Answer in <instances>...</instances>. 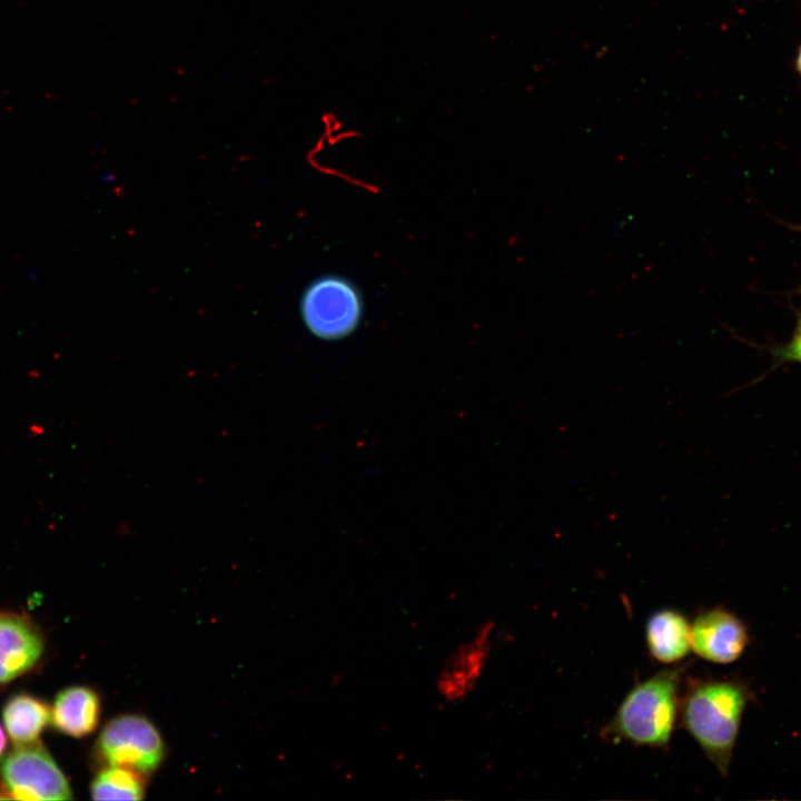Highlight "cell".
Returning a JSON list of instances; mask_svg holds the SVG:
<instances>
[{
  "mask_svg": "<svg viewBox=\"0 0 801 801\" xmlns=\"http://www.w3.org/2000/svg\"><path fill=\"white\" fill-rule=\"evenodd\" d=\"M751 699L739 680L695 681L681 704L684 729L722 775H726L743 712Z\"/></svg>",
  "mask_w": 801,
  "mask_h": 801,
  "instance_id": "cell-1",
  "label": "cell"
},
{
  "mask_svg": "<svg viewBox=\"0 0 801 801\" xmlns=\"http://www.w3.org/2000/svg\"><path fill=\"white\" fill-rule=\"evenodd\" d=\"M683 666L663 670L634 686L603 729L606 739L635 745L669 744L678 713Z\"/></svg>",
  "mask_w": 801,
  "mask_h": 801,
  "instance_id": "cell-2",
  "label": "cell"
},
{
  "mask_svg": "<svg viewBox=\"0 0 801 801\" xmlns=\"http://www.w3.org/2000/svg\"><path fill=\"white\" fill-rule=\"evenodd\" d=\"M363 312L359 289L343 276H320L301 295L303 322L314 336L322 339H340L352 334L360 323Z\"/></svg>",
  "mask_w": 801,
  "mask_h": 801,
  "instance_id": "cell-3",
  "label": "cell"
},
{
  "mask_svg": "<svg viewBox=\"0 0 801 801\" xmlns=\"http://www.w3.org/2000/svg\"><path fill=\"white\" fill-rule=\"evenodd\" d=\"M97 751L109 767H122L145 775L160 765L166 749L157 728L147 718L122 714L103 726Z\"/></svg>",
  "mask_w": 801,
  "mask_h": 801,
  "instance_id": "cell-4",
  "label": "cell"
},
{
  "mask_svg": "<svg viewBox=\"0 0 801 801\" xmlns=\"http://www.w3.org/2000/svg\"><path fill=\"white\" fill-rule=\"evenodd\" d=\"M1 777L11 798L70 800L69 783L51 755L34 742L12 750L1 763Z\"/></svg>",
  "mask_w": 801,
  "mask_h": 801,
  "instance_id": "cell-5",
  "label": "cell"
},
{
  "mask_svg": "<svg viewBox=\"0 0 801 801\" xmlns=\"http://www.w3.org/2000/svg\"><path fill=\"white\" fill-rule=\"evenodd\" d=\"M494 624L486 622L444 660L436 679L437 694L446 703L468 696L478 683L493 645Z\"/></svg>",
  "mask_w": 801,
  "mask_h": 801,
  "instance_id": "cell-6",
  "label": "cell"
},
{
  "mask_svg": "<svg viewBox=\"0 0 801 801\" xmlns=\"http://www.w3.org/2000/svg\"><path fill=\"white\" fill-rule=\"evenodd\" d=\"M749 634L744 623L723 607L708 610L691 627V646L701 657L714 663H731L744 652Z\"/></svg>",
  "mask_w": 801,
  "mask_h": 801,
  "instance_id": "cell-7",
  "label": "cell"
},
{
  "mask_svg": "<svg viewBox=\"0 0 801 801\" xmlns=\"http://www.w3.org/2000/svg\"><path fill=\"white\" fill-rule=\"evenodd\" d=\"M43 650L39 633L16 616L0 617V684L31 669Z\"/></svg>",
  "mask_w": 801,
  "mask_h": 801,
  "instance_id": "cell-8",
  "label": "cell"
},
{
  "mask_svg": "<svg viewBox=\"0 0 801 801\" xmlns=\"http://www.w3.org/2000/svg\"><path fill=\"white\" fill-rule=\"evenodd\" d=\"M100 716L99 695L87 686H70L56 698L51 721L61 732L85 736L97 728Z\"/></svg>",
  "mask_w": 801,
  "mask_h": 801,
  "instance_id": "cell-9",
  "label": "cell"
},
{
  "mask_svg": "<svg viewBox=\"0 0 801 801\" xmlns=\"http://www.w3.org/2000/svg\"><path fill=\"white\" fill-rule=\"evenodd\" d=\"M645 636L652 657L666 664L683 659L691 647V627L686 619L670 609L650 616Z\"/></svg>",
  "mask_w": 801,
  "mask_h": 801,
  "instance_id": "cell-10",
  "label": "cell"
},
{
  "mask_svg": "<svg viewBox=\"0 0 801 801\" xmlns=\"http://www.w3.org/2000/svg\"><path fill=\"white\" fill-rule=\"evenodd\" d=\"M50 718L42 702L26 694L11 698L3 708L6 730L18 745L34 742Z\"/></svg>",
  "mask_w": 801,
  "mask_h": 801,
  "instance_id": "cell-11",
  "label": "cell"
},
{
  "mask_svg": "<svg viewBox=\"0 0 801 801\" xmlns=\"http://www.w3.org/2000/svg\"><path fill=\"white\" fill-rule=\"evenodd\" d=\"M141 773L122 767L101 770L91 783L95 800H140L145 795Z\"/></svg>",
  "mask_w": 801,
  "mask_h": 801,
  "instance_id": "cell-12",
  "label": "cell"
},
{
  "mask_svg": "<svg viewBox=\"0 0 801 801\" xmlns=\"http://www.w3.org/2000/svg\"><path fill=\"white\" fill-rule=\"evenodd\" d=\"M773 357V367L787 364L801 365V309L798 313L794 329L790 339L769 349Z\"/></svg>",
  "mask_w": 801,
  "mask_h": 801,
  "instance_id": "cell-13",
  "label": "cell"
},
{
  "mask_svg": "<svg viewBox=\"0 0 801 801\" xmlns=\"http://www.w3.org/2000/svg\"><path fill=\"white\" fill-rule=\"evenodd\" d=\"M4 745H6V738H4L3 731H2V729H1V726H0V755H1L2 751H3V749H4Z\"/></svg>",
  "mask_w": 801,
  "mask_h": 801,
  "instance_id": "cell-14",
  "label": "cell"
},
{
  "mask_svg": "<svg viewBox=\"0 0 801 801\" xmlns=\"http://www.w3.org/2000/svg\"><path fill=\"white\" fill-rule=\"evenodd\" d=\"M795 63H797V69L799 71V73L801 75V47L799 49Z\"/></svg>",
  "mask_w": 801,
  "mask_h": 801,
  "instance_id": "cell-15",
  "label": "cell"
}]
</instances>
